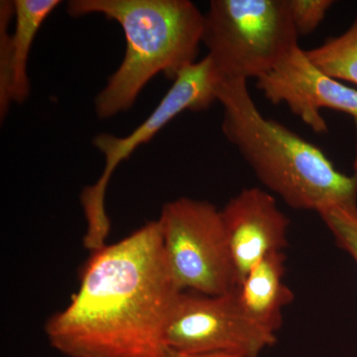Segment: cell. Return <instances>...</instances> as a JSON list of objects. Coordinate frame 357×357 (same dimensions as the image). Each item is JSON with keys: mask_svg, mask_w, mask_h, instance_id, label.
Here are the masks:
<instances>
[{"mask_svg": "<svg viewBox=\"0 0 357 357\" xmlns=\"http://www.w3.org/2000/svg\"><path fill=\"white\" fill-rule=\"evenodd\" d=\"M246 83L222 79L218 102L223 134L262 184L296 210L357 208V173L340 172L321 148L263 116Z\"/></svg>", "mask_w": 357, "mask_h": 357, "instance_id": "cell-2", "label": "cell"}, {"mask_svg": "<svg viewBox=\"0 0 357 357\" xmlns=\"http://www.w3.org/2000/svg\"><path fill=\"white\" fill-rule=\"evenodd\" d=\"M332 0H288L289 10L298 37L314 32L325 20Z\"/></svg>", "mask_w": 357, "mask_h": 357, "instance_id": "cell-14", "label": "cell"}, {"mask_svg": "<svg viewBox=\"0 0 357 357\" xmlns=\"http://www.w3.org/2000/svg\"><path fill=\"white\" fill-rule=\"evenodd\" d=\"M67 13L74 17L102 14L116 21L126 36L123 60L96 98L100 119L132 107L157 75L174 81L197 62L204 14L189 0H70Z\"/></svg>", "mask_w": 357, "mask_h": 357, "instance_id": "cell-3", "label": "cell"}, {"mask_svg": "<svg viewBox=\"0 0 357 357\" xmlns=\"http://www.w3.org/2000/svg\"><path fill=\"white\" fill-rule=\"evenodd\" d=\"M335 243L357 265V208H332L319 213Z\"/></svg>", "mask_w": 357, "mask_h": 357, "instance_id": "cell-13", "label": "cell"}, {"mask_svg": "<svg viewBox=\"0 0 357 357\" xmlns=\"http://www.w3.org/2000/svg\"><path fill=\"white\" fill-rule=\"evenodd\" d=\"M222 81L213 61L206 56L178 75L152 114L129 135L117 137L112 134L100 133L93 138V146L105 156V168L95 184L84 188L81 194L86 220L84 248L93 252L107 244L110 222L105 211V195L117 167L138 147L149 142L178 114L187 110L206 109L218 102V86Z\"/></svg>", "mask_w": 357, "mask_h": 357, "instance_id": "cell-6", "label": "cell"}, {"mask_svg": "<svg viewBox=\"0 0 357 357\" xmlns=\"http://www.w3.org/2000/svg\"><path fill=\"white\" fill-rule=\"evenodd\" d=\"M305 52L312 64L328 76L357 86V17L340 36Z\"/></svg>", "mask_w": 357, "mask_h": 357, "instance_id": "cell-12", "label": "cell"}, {"mask_svg": "<svg viewBox=\"0 0 357 357\" xmlns=\"http://www.w3.org/2000/svg\"><path fill=\"white\" fill-rule=\"evenodd\" d=\"M288 0H213L202 43L222 79H259L298 46Z\"/></svg>", "mask_w": 357, "mask_h": 357, "instance_id": "cell-4", "label": "cell"}, {"mask_svg": "<svg viewBox=\"0 0 357 357\" xmlns=\"http://www.w3.org/2000/svg\"><path fill=\"white\" fill-rule=\"evenodd\" d=\"M157 220L91 252L70 304L45 333L67 357H162L178 294Z\"/></svg>", "mask_w": 357, "mask_h": 357, "instance_id": "cell-1", "label": "cell"}, {"mask_svg": "<svg viewBox=\"0 0 357 357\" xmlns=\"http://www.w3.org/2000/svg\"><path fill=\"white\" fill-rule=\"evenodd\" d=\"M165 340L168 349L185 354L259 357L277 337L246 316L234 290L217 296L183 291L171 312Z\"/></svg>", "mask_w": 357, "mask_h": 357, "instance_id": "cell-7", "label": "cell"}, {"mask_svg": "<svg viewBox=\"0 0 357 357\" xmlns=\"http://www.w3.org/2000/svg\"><path fill=\"white\" fill-rule=\"evenodd\" d=\"M220 211L238 285L265 256L284 251L290 220L271 195L256 187L243 190Z\"/></svg>", "mask_w": 357, "mask_h": 357, "instance_id": "cell-9", "label": "cell"}, {"mask_svg": "<svg viewBox=\"0 0 357 357\" xmlns=\"http://www.w3.org/2000/svg\"><path fill=\"white\" fill-rule=\"evenodd\" d=\"M59 0H2L0 2V117L11 103L30 93L28 60L40 27L59 6Z\"/></svg>", "mask_w": 357, "mask_h": 357, "instance_id": "cell-10", "label": "cell"}, {"mask_svg": "<svg viewBox=\"0 0 357 357\" xmlns=\"http://www.w3.org/2000/svg\"><path fill=\"white\" fill-rule=\"evenodd\" d=\"M256 86L273 105L285 103L314 132H328L321 109L344 112L357 123L356 89L321 72L299 45L256 79Z\"/></svg>", "mask_w": 357, "mask_h": 357, "instance_id": "cell-8", "label": "cell"}, {"mask_svg": "<svg viewBox=\"0 0 357 357\" xmlns=\"http://www.w3.org/2000/svg\"><path fill=\"white\" fill-rule=\"evenodd\" d=\"M284 251L272 252L255 265L234 289L236 299L249 319L276 333L283 323V309L294 300L284 282L286 272Z\"/></svg>", "mask_w": 357, "mask_h": 357, "instance_id": "cell-11", "label": "cell"}, {"mask_svg": "<svg viewBox=\"0 0 357 357\" xmlns=\"http://www.w3.org/2000/svg\"><path fill=\"white\" fill-rule=\"evenodd\" d=\"M162 357H243L239 354H227V352H215V354H185L174 351L167 347Z\"/></svg>", "mask_w": 357, "mask_h": 357, "instance_id": "cell-15", "label": "cell"}, {"mask_svg": "<svg viewBox=\"0 0 357 357\" xmlns=\"http://www.w3.org/2000/svg\"><path fill=\"white\" fill-rule=\"evenodd\" d=\"M157 222L167 265L182 292L217 296L236 288L222 211L213 204L175 199L164 204Z\"/></svg>", "mask_w": 357, "mask_h": 357, "instance_id": "cell-5", "label": "cell"}]
</instances>
